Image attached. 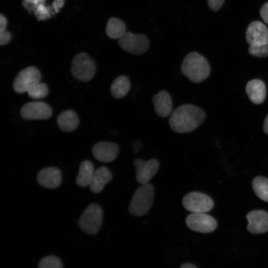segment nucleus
I'll return each instance as SVG.
<instances>
[{
	"label": "nucleus",
	"instance_id": "nucleus-14",
	"mask_svg": "<svg viewBox=\"0 0 268 268\" xmlns=\"http://www.w3.org/2000/svg\"><path fill=\"white\" fill-rule=\"evenodd\" d=\"M246 40L250 45L268 43V28L260 21L251 22L246 30Z\"/></svg>",
	"mask_w": 268,
	"mask_h": 268
},
{
	"label": "nucleus",
	"instance_id": "nucleus-26",
	"mask_svg": "<svg viewBox=\"0 0 268 268\" xmlns=\"http://www.w3.org/2000/svg\"><path fill=\"white\" fill-rule=\"evenodd\" d=\"M250 55L257 58L268 56V42L264 44L250 45L248 48Z\"/></svg>",
	"mask_w": 268,
	"mask_h": 268
},
{
	"label": "nucleus",
	"instance_id": "nucleus-30",
	"mask_svg": "<svg viewBox=\"0 0 268 268\" xmlns=\"http://www.w3.org/2000/svg\"><path fill=\"white\" fill-rule=\"evenodd\" d=\"M260 14L263 20L268 24V2L262 5Z\"/></svg>",
	"mask_w": 268,
	"mask_h": 268
},
{
	"label": "nucleus",
	"instance_id": "nucleus-25",
	"mask_svg": "<svg viewBox=\"0 0 268 268\" xmlns=\"http://www.w3.org/2000/svg\"><path fill=\"white\" fill-rule=\"evenodd\" d=\"M38 267L39 268H62V263L56 256H48L41 260Z\"/></svg>",
	"mask_w": 268,
	"mask_h": 268
},
{
	"label": "nucleus",
	"instance_id": "nucleus-1",
	"mask_svg": "<svg viewBox=\"0 0 268 268\" xmlns=\"http://www.w3.org/2000/svg\"><path fill=\"white\" fill-rule=\"evenodd\" d=\"M205 119V114L201 109L192 104H184L171 113L169 124L173 132L184 134L194 131Z\"/></svg>",
	"mask_w": 268,
	"mask_h": 268
},
{
	"label": "nucleus",
	"instance_id": "nucleus-8",
	"mask_svg": "<svg viewBox=\"0 0 268 268\" xmlns=\"http://www.w3.org/2000/svg\"><path fill=\"white\" fill-rule=\"evenodd\" d=\"M183 205L187 210L193 213H205L213 207L212 200L205 194L200 192H191L183 199Z\"/></svg>",
	"mask_w": 268,
	"mask_h": 268
},
{
	"label": "nucleus",
	"instance_id": "nucleus-3",
	"mask_svg": "<svg viewBox=\"0 0 268 268\" xmlns=\"http://www.w3.org/2000/svg\"><path fill=\"white\" fill-rule=\"evenodd\" d=\"M154 198L153 187L149 183L142 184L133 196L129 211L134 216L145 215L151 207Z\"/></svg>",
	"mask_w": 268,
	"mask_h": 268
},
{
	"label": "nucleus",
	"instance_id": "nucleus-17",
	"mask_svg": "<svg viewBox=\"0 0 268 268\" xmlns=\"http://www.w3.org/2000/svg\"><path fill=\"white\" fill-rule=\"evenodd\" d=\"M246 92L251 101L255 104L262 103L267 95L266 85L259 79L249 81L246 86Z\"/></svg>",
	"mask_w": 268,
	"mask_h": 268
},
{
	"label": "nucleus",
	"instance_id": "nucleus-23",
	"mask_svg": "<svg viewBox=\"0 0 268 268\" xmlns=\"http://www.w3.org/2000/svg\"><path fill=\"white\" fill-rule=\"evenodd\" d=\"M252 187L256 195L263 201L268 202V179L263 176L255 178Z\"/></svg>",
	"mask_w": 268,
	"mask_h": 268
},
{
	"label": "nucleus",
	"instance_id": "nucleus-2",
	"mask_svg": "<svg viewBox=\"0 0 268 268\" xmlns=\"http://www.w3.org/2000/svg\"><path fill=\"white\" fill-rule=\"evenodd\" d=\"M181 69L182 73L195 83L204 80L210 71L209 64L205 58L195 52L190 53L184 58Z\"/></svg>",
	"mask_w": 268,
	"mask_h": 268
},
{
	"label": "nucleus",
	"instance_id": "nucleus-22",
	"mask_svg": "<svg viewBox=\"0 0 268 268\" xmlns=\"http://www.w3.org/2000/svg\"><path fill=\"white\" fill-rule=\"evenodd\" d=\"M125 24L120 19L112 17L109 19L106 27V34L111 39L121 38L126 32Z\"/></svg>",
	"mask_w": 268,
	"mask_h": 268
},
{
	"label": "nucleus",
	"instance_id": "nucleus-15",
	"mask_svg": "<svg viewBox=\"0 0 268 268\" xmlns=\"http://www.w3.org/2000/svg\"><path fill=\"white\" fill-rule=\"evenodd\" d=\"M39 184L48 189H56L62 182V174L60 170L55 167L45 168L40 170L37 177Z\"/></svg>",
	"mask_w": 268,
	"mask_h": 268
},
{
	"label": "nucleus",
	"instance_id": "nucleus-5",
	"mask_svg": "<svg viewBox=\"0 0 268 268\" xmlns=\"http://www.w3.org/2000/svg\"><path fill=\"white\" fill-rule=\"evenodd\" d=\"M102 210L97 204L89 205L81 214L79 226L85 233L95 234L99 230L102 222Z\"/></svg>",
	"mask_w": 268,
	"mask_h": 268
},
{
	"label": "nucleus",
	"instance_id": "nucleus-28",
	"mask_svg": "<svg viewBox=\"0 0 268 268\" xmlns=\"http://www.w3.org/2000/svg\"><path fill=\"white\" fill-rule=\"evenodd\" d=\"M225 0H207L209 8L213 11H217L222 6Z\"/></svg>",
	"mask_w": 268,
	"mask_h": 268
},
{
	"label": "nucleus",
	"instance_id": "nucleus-10",
	"mask_svg": "<svg viewBox=\"0 0 268 268\" xmlns=\"http://www.w3.org/2000/svg\"><path fill=\"white\" fill-rule=\"evenodd\" d=\"M21 117L25 120H47L52 115V110L46 103L31 102L24 104L20 110Z\"/></svg>",
	"mask_w": 268,
	"mask_h": 268
},
{
	"label": "nucleus",
	"instance_id": "nucleus-16",
	"mask_svg": "<svg viewBox=\"0 0 268 268\" xmlns=\"http://www.w3.org/2000/svg\"><path fill=\"white\" fill-rule=\"evenodd\" d=\"M156 114L161 118L170 116L172 111V101L168 92L165 90L160 91L154 95L152 98Z\"/></svg>",
	"mask_w": 268,
	"mask_h": 268
},
{
	"label": "nucleus",
	"instance_id": "nucleus-6",
	"mask_svg": "<svg viewBox=\"0 0 268 268\" xmlns=\"http://www.w3.org/2000/svg\"><path fill=\"white\" fill-rule=\"evenodd\" d=\"M120 47L124 51L135 55L142 54L148 48L149 41L147 37L142 34H134L126 32L119 39Z\"/></svg>",
	"mask_w": 268,
	"mask_h": 268
},
{
	"label": "nucleus",
	"instance_id": "nucleus-12",
	"mask_svg": "<svg viewBox=\"0 0 268 268\" xmlns=\"http://www.w3.org/2000/svg\"><path fill=\"white\" fill-rule=\"evenodd\" d=\"M247 228L253 234H263L268 231V213L262 210H255L248 213Z\"/></svg>",
	"mask_w": 268,
	"mask_h": 268
},
{
	"label": "nucleus",
	"instance_id": "nucleus-34",
	"mask_svg": "<svg viewBox=\"0 0 268 268\" xmlns=\"http://www.w3.org/2000/svg\"><path fill=\"white\" fill-rule=\"evenodd\" d=\"M25 2L33 3L35 4L39 3L41 2H43L44 0H25Z\"/></svg>",
	"mask_w": 268,
	"mask_h": 268
},
{
	"label": "nucleus",
	"instance_id": "nucleus-9",
	"mask_svg": "<svg viewBox=\"0 0 268 268\" xmlns=\"http://www.w3.org/2000/svg\"><path fill=\"white\" fill-rule=\"evenodd\" d=\"M187 226L192 230L203 233H210L217 227L216 220L204 213H192L186 219Z\"/></svg>",
	"mask_w": 268,
	"mask_h": 268
},
{
	"label": "nucleus",
	"instance_id": "nucleus-19",
	"mask_svg": "<svg viewBox=\"0 0 268 268\" xmlns=\"http://www.w3.org/2000/svg\"><path fill=\"white\" fill-rule=\"evenodd\" d=\"M59 128L64 132H71L77 128L79 120L76 113L71 110L62 112L57 117Z\"/></svg>",
	"mask_w": 268,
	"mask_h": 268
},
{
	"label": "nucleus",
	"instance_id": "nucleus-21",
	"mask_svg": "<svg viewBox=\"0 0 268 268\" xmlns=\"http://www.w3.org/2000/svg\"><path fill=\"white\" fill-rule=\"evenodd\" d=\"M94 172V167L91 161L89 160L82 161L80 164L78 174L76 178V184L81 187L89 186Z\"/></svg>",
	"mask_w": 268,
	"mask_h": 268
},
{
	"label": "nucleus",
	"instance_id": "nucleus-24",
	"mask_svg": "<svg viewBox=\"0 0 268 268\" xmlns=\"http://www.w3.org/2000/svg\"><path fill=\"white\" fill-rule=\"evenodd\" d=\"M48 92L47 85L41 82L37 83L27 91L28 96L33 99L45 98L48 95Z\"/></svg>",
	"mask_w": 268,
	"mask_h": 268
},
{
	"label": "nucleus",
	"instance_id": "nucleus-20",
	"mask_svg": "<svg viewBox=\"0 0 268 268\" xmlns=\"http://www.w3.org/2000/svg\"><path fill=\"white\" fill-rule=\"evenodd\" d=\"M131 87L130 81L125 75H121L114 79L111 84L110 91L112 96L120 99L127 95Z\"/></svg>",
	"mask_w": 268,
	"mask_h": 268
},
{
	"label": "nucleus",
	"instance_id": "nucleus-27",
	"mask_svg": "<svg viewBox=\"0 0 268 268\" xmlns=\"http://www.w3.org/2000/svg\"><path fill=\"white\" fill-rule=\"evenodd\" d=\"M35 15L39 20H41L48 17L49 14L47 9L42 4H40L35 11Z\"/></svg>",
	"mask_w": 268,
	"mask_h": 268
},
{
	"label": "nucleus",
	"instance_id": "nucleus-33",
	"mask_svg": "<svg viewBox=\"0 0 268 268\" xmlns=\"http://www.w3.org/2000/svg\"><path fill=\"white\" fill-rule=\"evenodd\" d=\"M181 268H197V267L195 265L191 263H185L183 264L181 267Z\"/></svg>",
	"mask_w": 268,
	"mask_h": 268
},
{
	"label": "nucleus",
	"instance_id": "nucleus-4",
	"mask_svg": "<svg viewBox=\"0 0 268 268\" xmlns=\"http://www.w3.org/2000/svg\"><path fill=\"white\" fill-rule=\"evenodd\" d=\"M71 71L77 80L87 82L91 80L96 72V65L92 59L85 53L76 55L71 62Z\"/></svg>",
	"mask_w": 268,
	"mask_h": 268
},
{
	"label": "nucleus",
	"instance_id": "nucleus-13",
	"mask_svg": "<svg viewBox=\"0 0 268 268\" xmlns=\"http://www.w3.org/2000/svg\"><path fill=\"white\" fill-rule=\"evenodd\" d=\"M119 148L118 145L112 142L101 141L92 147V152L94 157L99 161L110 162L117 157Z\"/></svg>",
	"mask_w": 268,
	"mask_h": 268
},
{
	"label": "nucleus",
	"instance_id": "nucleus-29",
	"mask_svg": "<svg viewBox=\"0 0 268 268\" xmlns=\"http://www.w3.org/2000/svg\"><path fill=\"white\" fill-rule=\"evenodd\" d=\"M11 39L10 33L5 30L0 31V45L1 46L7 44Z\"/></svg>",
	"mask_w": 268,
	"mask_h": 268
},
{
	"label": "nucleus",
	"instance_id": "nucleus-31",
	"mask_svg": "<svg viewBox=\"0 0 268 268\" xmlns=\"http://www.w3.org/2000/svg\"><path fill=\"white\" fill-rule=\"evenodd\" d=\"M7 26V20L4 16L0 14V31L5 30Z\"/></svg>",
	"mask_w": 268,
	"mask_h": 268
},
{
	"label": "nucleus",
	"instance_id": "nucleus-18",
	"mask_svg": "<svg viewBox=\"0 0 268 268\" xmlns=\"http://www.w3.org/2000/svg\"><path fill=\"white\" fill-rule=\"evenodd\" d=\"M112 178L110 171L105 166H101L94 170V174L89 186L90 191L93 193H100L106 184Z\"/></svg>",
	"mask_w": 268,
	"mask_h": 268
},
{
	"label": "nucleus",
	"instance_id": "nucleus-7",
	"mask_svg": "<svg viewBox=\"0 0 268 268\" xmlns=\"http://www.w3.org/2000/svg\"><path fill=\"white\" fill-rule=\"evenodd\" d=\"M41 75L39 69L35 67H27L21 70L15 77L13 87L18 93L27 92L34 85L40 82Z\"/></svg>",
	"mask_w": 268,
	"mask_h": 268
},
{
	"label": "nucleus",
	"instance_id": "nucleus-32",
	"mask_svg": "<svg viewBox=\"0 0 268 268\" xmlns=\"http://www.w3.org/2000/svg\"><path fill=\"white\" fill-rule=\"evenodd\" d=\"M263 129L265 133L268 134V114L265 119L263 125Z\"/></svg>",
	"mask_w": 268,
	"mask_h": 268
},
{
	"label": "nucleus",
	"instance_id": "nucleus-11",
	"mask_svg": "<svg viewBox=\"0 0 268 268\" xmlns=\"http://www.w3.org/2000/svg\"><path fill=\"white\" fill-rule=\"evenodd\" d=\"M134 164L136 171L137 182L141 184L147 183L156 174L159 167V163L156 159L144 161L136 159Z\"/></svg>",
	"mask_w": 268,
	"mask_h": 268
}]
</instances>
